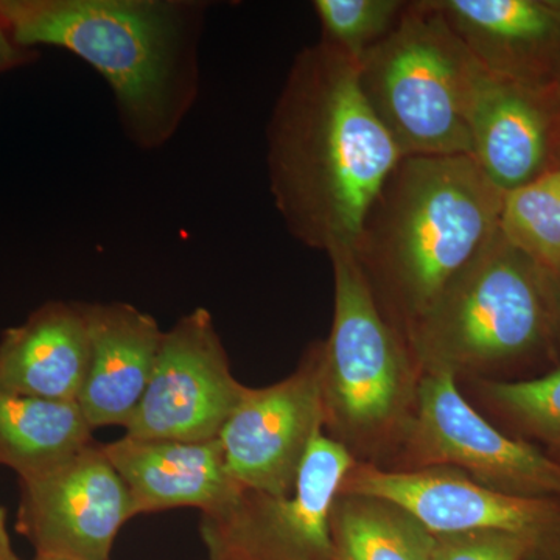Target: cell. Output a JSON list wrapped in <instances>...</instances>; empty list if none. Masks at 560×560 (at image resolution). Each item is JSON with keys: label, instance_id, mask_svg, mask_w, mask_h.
I'll return each instance as SVG.
<instances>
[{"label": "cell", "instance_id": "1", "mask_svg": "<svg viewBox=\"0 0 560 560\" xmlns=\"http://www.w3.org/2000/svg\"><path fill=\"white\" fill-rule=\"evenodd\" d=\"M404 158L361 90L359 62L320 40L304 47L267 127L268 184L287 231L327 256L352 250Z\"/></svg>", "mask_w": 560, "mask_h": 560}, {"label": "cell", "instance_id": "2", "mask_svg": "<svg viewBox=\"0 0 560 560\" xmlns=\"http://www.w3.org/2000/svg\"><path fill=\"white\" fill-rule=\"evenodd\" d=\"M201 0H0V25L27 49L57 47L108 84L125 138L167 145L200 97Z\"/></svg>", "mask_w": 560, "mask_h": 560}, {"label": "cell", "instance_id": "3", "mask_svg": "<svg viewBox=\"0 0 560 560\" xmlns=\"http://www.w3.org/2000/svg\"><path fill=\"white\" fill-rule=\"evenodd\" d=\"M503 200L469 154L405 156L386 180L352 254L405 340L499 234Z\"/></svg>", "mask_w": 560, "mask_h": 560}, {"label": "cell", "instance_id": "4", "mask_svg": "<svg viewBox=\"0 0 560 560\" xmlns=\"http://www.w3.org/2000/svg\"><path fill=\"white\" fill-rule=\"evenodd\" d=\"M422 374L504 381L558 355L550 276L499 234L408 335Z\"/></svg>", "mask_w": 560, "mask_h": 560}, {"label": "cell", "instance_id": "5", "mask_svg": "<svg viewBox=\"0 0 560 560\" xmlns=\"http://www.w3.org/2000/svg\"><path fill=\"white\" fill-rule=\"evenodd\" d=\"M334 319L318 342L324 433L357 463L389 469L418 407L420 372L386 319L352 250L329 254Z\"/></svg>", "mask_w": 560, "mask_h": 560}, {"label": "cell", "instance_id": "6", "mask_svg": "<svg viewBox=\"0 0 560 560\" xmlns=\"http://www.w3.org/2000/svg\"><path fill=\"white\" fill-rule=\"evenodd\" d=\"M486 69L433 0L407 2L359 62L360 84L404 156H470V109Z\"/></svg>", "mask_w": 560, "mask_h": 560}, {"label": "cell", "instance_id": "7", "mask_svg": "<svg viewBox=\"0 0 560 560\" xmlns=\"http://www.w3.org/2000/svg\"><path fill=\"white\" fill-rule=\"evenodd\" d=\"M425 467H452L512 495L560 497V460L493 425L445 372L420 378L415 418L385 470Z\"/></svg>", "mask_w": 560, "mask_h": 560}, {"label": "cell", "instance_id": "8", "mask_svg": "<svg viewBox=\"0 0 560 560\" xmlns=\"http://www.w3.org/2000/svg\"><path fill=\"white\" fill-rule=\"evenodd\" d=\"M357 460L316 434L289 493L243 490L226 510L202 514L210 560H334L331 511Z\"/></svg>", "mask_w": 560, "mask_h": 560}, {"label": "cell", "instance_id": "9", "mask_svg": "<svg viewBox=\"0 0 560 560\" xmlns=\"http://www.w3.org/2000/svg\"><path fill=\"white\" fill-rule=\"evenodd\" d=\"M340 493L390 501L433 534H504L521 541L525 560H560V497L499 492L452 467L385 470L363 463L353 464Z\"/></svg>", "mask_w": 560, "mask_h": 560}, {"label": "cell", "instance_id": "10", "mask_svg": "<svg viewBox=\"0 0 560 560\" xmlns=\"http://www.w3.org/2000/svg\"><path fill=\"white\" fill-rule=\"evenodd\" d=\"M246 390L232 375L212 315L195 308L162 335L149 386L125 427L127 436L215 440Z\"/></svg>", "mask_w": 560, "mask_h": 560}, {"label": "cell", "instance_id": "11", "mask_svg": "<svg viewBox=\"0 0 560 560\" xmlns=\"http://www.w3.org/2000/svg\"><path fill=\"white\" fill-rule=\"evenodd\" d=\"M20 485L18 530L44 558L109 560L121 526L136 517L127 486L94 441Z\"/></svg>", "mask_w": 560, "mask_h": 560}, {"label": "cell", "instance_id": "12", "mask_svg": "<svg viewBox=\"0 0 560 560\" xmlns=\"http://www.w3.org/2000/svg\"><path fill=\"white\" fill-rule=\"evenodd\" d=\"M324 431L318 342L300 366L267 388H248L219 440L228 471L243 490L289 493L316 434Z\"/></svg>", "mask_w": 560, "mask_h": 560}, {"label": "cell", "instance_id": "13", "mask_svg": "<svg viewBox=\"0 0 560 560\" xmlns=\"http://www.w3.org/2000/svg\"><path fill=\"white\" fill-rule=\"evenodd\" d=\"M469 125L470 156L503 194L560 168V117L547 92L486 70Z\"/></svg>", "mask_w": 560, "mask_h": 560}, {"label": "cell", "instance_id": "14", "mask_svg": "<svg viewBox=\"0 0 560 560\" xmlns=\"http://www.w3.org/2000/svg\"><path fill=\"white\" fill-rule=\"evenodd\" d=\"M482 69L547 92L560 73V0H433Z\"/></svg>", "mask_w": 560, "mask_h": 560}, {"label": "cell", "instance_id": "15", "mask_svg": "<svg viewBox=\"0 0 560 560\" xmlns=\"http://www.w3.org/2000/svg\"><path fill=\"white\" fill-rule=\"evenodd\" d=\"M120 475L136 515L176 508L202 514L226 510L241 497L219 438L209 441L139 440L125 434L103 444Z\"/></svg>", "mask_w": 560, "mask_h": 560}, {"label": "cell", "instance_id": "16", "mask_svg": "<svg viewBox=\"0 0 560 560\" xmlns=\"http://www.w3.org/2000/svg\"><path fill=\"white\" fill-rule=\"evenodd\" d=\"M91 360L79 397L92 430L127 427L145 394L164 331L149 313L127 302H81Z\"/></svg>", "mask_w": 560, "mask_h": 560}, {"label": "cell", "instance_id": "17", "mask_svg": "<svg viewBox=\"0 0 560 560\" xmlns=\"http://www.w3.org/2000/svg\"><path fill=\"white\" fill-rule=\"evenodd\" d=\"M90 360L81 302H46L0 337V388L38 399L79 401Z\"/></svg>", "mask_w": 560, "mask_h": 560}, {"label": "cell", "instance_id": "18", "mask_svg": "<svg viewBox=\"0 0 560 560\" xmlns=\"http://www.w3.org/2000/svg\"><path fill=\"white\" fill-rule=\"evenodd\" d=\"M92 442L79 401L22 396L0 388V466L18 477L58 466Z\"/></svg>", "mask_w": 560, "mask_h": 560}, {"label": "cell", "instance_id": "19", "mask_svg": "<svg viewBox=\"0 0 560 560\" xmlns=\"http://www.w3.org/2000/svg\"><path fill=\"white\" fill-rule=\"evenodd\" d=\"M331 544L334 560H433L434 534L390 501L340 493Z\"/></svg>", "mask_w": 560, "mask_h": 560}, {"label": "cell", "instance_id": "20", "mask_svg": "<svg viewBox=\"0 0 560 560\" xmlns=\"http://www.w3.org/2000/svg\"><path fill=\"white\" fill-rule=\"evenodd\" d=\"M482 407L515 438L541 444L560 460V366L523 381H475Z\"/></svg>", "mask_w": 560, "mask_h": 560}, {"label": "cell", "instance_id": "21", "mask_svg": "<svg viewBox=\"0 0 560 560\" xmlns=\"http://www.w3.org/2000/svg\"><path fill=\"white\" fill-rule=\"evenodd\" d=\"M499 231L545 271L560 267V168L504 194Z\"/></svg>", "mask_w": 560, "mask_h": 560}, {"label": "cell", "instance_id": "22", "mask_svg": "<svg viewBox=\"0 0 560 560\" xmlns=\"http://www.w3.org/2000/svg\"><path fill=\"white\" fill-rule=\"evenodd\" d=\"M407 2L404 0H315L320 43L350 60L374 49L396 27Z\"/></svg>", "mask_w": 560, "mask_h": 560}, {"label": "cell", "instance_id": "23", "mask_svg": "<svg viewBox=\"0 0 560 560\" xmlns=\"http://www.w3.org/2000/svg\"><path fill=\"white\" fill-rule=\"evenodd\" d=\"M514 537L497 533L434 534L433 560H525Z\"/></svg>", "mask_w": 560, "mask_h": 560}, {"label": "cell", "instance_id": "24", "mask_svg": "<svg viewBox=\"0 0 560 560\" xmlns=\"http://www.w3.org/2000/svg\"><path fill=\"white\" fill-rule=\"evenodd\" d=\"M39 58V50L27 49L14 43L9 32L0 25V75L25 68Z\"/></svg>", "mask_w": 560, "mask_h": 560}, {"label": "cell", "instance_id": "25", "mask_svg": "<svg viewBox=\"0 0 560 560\" xmlns=\"http://www.w3.org/2000/svg\"><path fill=\"white\" fill-rule=\"evenodd\" d=\"M0 560H21L11 545L9 529H7V514L0 504Z\"/></svg>", "mask_w": 560, "mask_h": 560}, {"label": "cell", "instance_id": "26", "mask_svg": "<svg viewBox=\"0 0 560 560\" xmlns=\"http://www.w3.org/2000/svg\"><path fill=\"white\" fill-rule=\"evenodd\" d=\"M550 276L552 300H555L556 312H558V318L560 324V267L556 270L547 271Z\"/></svg>", "mask_w": 560, "mask_h": 560}, {"label": "cell", "instance_id": "27", "mask_svg": "<svg viewBox=\"0 0 560 560\" xmlns=\"http://www.w3.org/2000/svg\"><path fill=\"white\" fill-rule=\"evenodd\" d=\"M547 94L548 97H550L552 106H555L556 113H558V116L560 117V73L555 83H552L550 90L547 91Z\"/></svg>", "mask_w": 560, "mask_h": 560}, {"label": "cell", "instance_id": "28", "mask_svg": "<svg viewBox=\"0 0 560 560\" xmlns=\"http://www.w3.org/2000/svg\"><path fill=\"white\" fill-rule=\"evenodd\" d=\"M33 560H68V559H58V558H44V556H35Z\"/></svg>", "mask_w": 560, "mask_h": 560}]
</instances>
